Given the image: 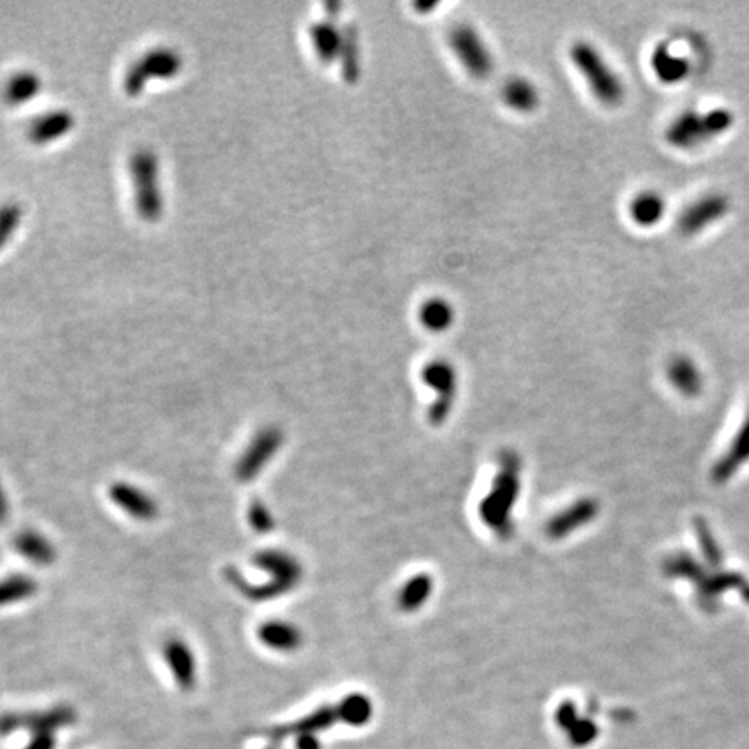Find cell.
Segmentation results:
<instances>
[{
	"label": "cell",
	"mask_w": 749,
	"mask_h": 749,
	"mask_svg": "<svg viewBox=\"0 0 749 749\" xmlns=\"http://www.w3.org/2000/svg\"><path fill=\"white\" fill-rule=\"evenodd\" d=\"M259 639L274 651H295L302 644V637L295 626L283 621H268L259 628Z\"/></svg>",
	"instance_id": "cell-13"
},
{
	"label": "cell",
	"mask_w": 749,
	"mask_h": 749,
	"mask_svg": "<svg viewBox=\"0 0 749 749\" xmlns=\"http://www.w3.org/2000/svg\"><path fill=\"white\" fill-rule=\"evenodd\" d=\"M35 87H37V84H35V80L30 75L23 77V79H18L9 85V98L13 99V101L28 99L27 96H32Z\"/></svg>",
	"instance_id": "cell-22"
},
{
	"label": "cell",
	"mask_w": 749,
	"mask_h": 749,
	"mask_svg": "<svg viewBox=\"0 0 749 749\" xmlns=\"http://www.w3.org/2000/svg\"><path fill=\"white\" fill-rule=\"evenodd\" d=\"M314 51L323 63H333L344 51V30L332 21H321L311 28Z\"/></svg>",
	"instance_id": "cell-9"
},
{
	"label": "cell",
	"mask_w": 749,
	"mask_h": 749,
	"mask_svg": "<svg viewBox=\"0 0 749 749\" xmlns=\"http://www.w3.org/2000/svg\"><path fill=\"white\" fill-rule=\"evenodd\" d=\"M502 98L509 108L519 113H531L540 106L538 87L524 77H510L503 84Z\"/></svg>",
	"instance_id": "cell-10"
},
{
	"label": "cell",
	"mask_w": 749,
	"mask_h": 749,
	"mask_svg": "<svg viewBox=\"0 0 749 749\" xmlns=\"http://www.w3.org/2000/svg\"><path fill=\"white\" fill-rule=\"evenodd\" d=\"M13 545L23 559H27L37 566H49L56 561V550H54L53 543L37 531H23L14 538Z\"/></svg>",
	"instance_id": "cell-12"
},
{
	"label": "cell",
	"mask_w": 749,
	"mask_h": 749,
	"mask_svg": "<svg viewBox=\"0 0 749 749\" xmlns=\"http://www.w3.org/2000/svg\"><path fill=\"white\" fill-rule=\"evenodd\" d=\"M248 521L257 533H268L273 529V519L261 502L252 503V507L248 510Z\"/></svg>",
	"instance_id": "cell-21"
},
{
	"label": "cell",
	"mask_w": 749,
	"mask_h": 749,
	"mask_svg": "<svg viewBox=\"0 0 749 749\" xmlns=\"http://www.w3.org/2000/svg\"><path fill=\"white\" fill-rule=\"evenodd\" d=\"M749 458V418L748 422L744 424L743 430H741V434H739V437H737L736 443H734V446H732V450L727 453V456L723 458L722 462H720V465H718L717 470H715V476H717L718 481H725L727 477L732 476L734 474V470L741 465V463L746 462Z\"/></svg>",
	"instance_id": "cell-19"
},
{
	"label": "cell",
	"mask_w": 749,
	"mask_h": 749,
	"mask_svg": "<svg viewBox=\"0 0 749 749\" xmlns=\"http://www.w3.org/2000/svg\"><path fill=\"white\" fill-rule=\"evenodd\" d=\"M729 212V202L722 195H708L691 203L678 217V228L684 235H696Z\"/></svg>",
	"instance_id": "cell-6"
},
{
	"label": "cell",
	"mask_w": 749,
	"mask_h": 749,
	"mask_svg": "<svg viewBox=\"0 0 749 749\" xmlns=\"http://www.w3.org/2000/svg\"><path fill=\"white\" fill-rule=\"evenodd\" d=\"M110 498L111 502L136 521H155L160 512L158 503L148 493L129 482H115L110 488Z\"/></svg>",
	"instance_id": "cell-7"
},
{
	"label": "cell",
	"mask_w": 749,
	"mask_h": 749,
	"mask_svg": "<svg viewBox=\"0 0 749 749\" xmlns=\"http://www.w3.org/2000/svg\"><path fill=\"white\" fill-rule=\"evenodd\" d=\"M281 441L283 436L280 430L274 427L261 430L236 463L235 476L238 477V481H254L255 477L261 474V470L271 462L274 453L280 450Z\"/></svg>",
	"instance_id": "cell-5"
},
{
	"label": "cell",
	"mask_w": 749,
	"mask_h": 749,
	"mask_svg": "<svg viewBox=\"0 0 749 749\" xmlns=\"http://www.w3.org/2000/svg\"><path fill=\"white\" fill-rule=\"evenodd\" d=\"M665 207L663 196L654 191H644L635 196L630 203V215L635 224L649 228L661 221V217L665 215Z\"/></svg>",
	"instance_id": "cell-17"
},
{
	"label": "cell",
	"mask_w": 749,
	"mask_h": 749,
	"mask_svg": "<svg viewBox=\"0 0 749 749\" xmlns=\"http://www.w3.org/2000/svg\"><path fill=\"white\" fill-rule=\"evenodd\" d=\"M344 77L349 82H356L359 77V61H361V47L359 35L354 27L344 28V51L340 56Z\"/></svg>",
	"instance_id": "cell-20"
},
{
	"label": "cell",
	"mask_w": 749,
	"mask_h": 749,
	"mask_svg": "<svg viewBox=\"0 0 749 749\" xmlns=\"http://www.w3.org/2000/svg\"><path fill=\"white\" fill-rule=\"evenodd\" d=\"M734 124L729 110L717 108L706 115L697 111H684L671 122L666 131V141L678 150H692L713 137L722 136Z\"/></svg>",
	"instance_id": "cell-3"
},
{
	"label": "cell",
	"mask_w": 749,
	"mask_h": 749,
	"mask_svg": "<svg viewBox=\"0 0 749 749\" xmlns=\"http://www.w3.org/2000/svg\"><path fill=\"white\" fill-rule=\"evenodd\" d=\"M418 318L430 332H446L455 323V307L451 306L450 300L432 297L422 304Z\"/></svg>",
	"instance_id": "cell-14"
},
{
	"label": "cell",
	"mask_w": 749,
	"mask_h": 749,
	"mask_svg": "<svg viewBox=\"0 0 749 749\" xmlns=\"http://www.w3.org/2000/svg\"><path fill=\"white\" fill-rule=\"evenodd\" d=\"M571 59L578 72L587 80L595 99H599L602 105L618 106L623 103L625 85L597 47L580 40L571 47Z\"/></svg>",
	"instance_id": "cell-1"
},
{
	"label": "cell",
	"mask_w": 749,
	"mask_h": 749,
	"mask_svg": "<svg viewBox=\"0 0 749 749\" xmlns=\"http://www.w3.org/2000/svg\"><path fill=\"white\" fill-rule=\"evenodd\" d=\"M254 564L264 569V571H268L273 576L268 585H264V587H250L236 569L229 567L228 571H226L229 583L233 587L238 588L240 593H243L247 599H273L276 595H281V593L288 592L290 588H294L295 583L299 581V564L292 557H288L287 554L274 552V550L261 552V554L255 555Z\"/></svg>",
	"instance_id": "cell-2"
},
{
	"label": "cell",
	"mask_w": 749,
	"mask_h": 749,
	"mask_svg": "<svg viewBox=\"0 0 749 749\" xmlns=\"http://www.w3.org/2000/svg\"><path fill=\"white\" fill-rule=\"evenodd\" d=\"M37 581L30 576L13 574L0 580V607L18 604L21 600L30 599L37 593Z\"/></svg>",
	"instance_id": "cell-18"
},
{
	"label": "cell",
	"mask_w": 749,
	"mask_h": 749,
	"mask_svg": "<svg viewBox=\"0 0 749 749\" xmlns=\"http://www.w3.org/2000/svg\"><path fill=\"white\" fill-rule=\"evenodd\" d=\"M7 515H9V503H7L6 493H4L2 484H0V524L7 521Z\"/></svg>",
	"instance_id": "cell-23"
},
{
	"label": "cell",
	"mask_w": 749,
	"mask_h": 749,
	"mask_svg": "<svg viewBox=\"0 0 749 749\" xmlns=\"http://www.w3.org/2000/svg\"><path fill=\"white\" fill-rule=\"evenodd\" d=\"M448 40L456 58L474 79H489L493 75L495 59L476 28L465 23L455 25L450 30Z\"/></svg>",
	"instance_id": "cell-4"
},
{
	"label": "cell",
	"mask_w": 749,
	"mask_h": 749,
	"mask_svg": "<svg viewBox=\"0 0 749 749\" xmlns=\"http://www.w3.org/2000/svg\"><path fill=\"white\" fill-rule=\"evenodd\" d=\"M651 66L656 77L665 84H677L689 75L691 72V66L689 61L684 58H680L675 53H671L670 46L666 44H659L654 53H652Z\"/></svg>",
	"instance_id": "cell-11"
},
{
	"label": "cell",
	"mask_w": 749,
	"mask_h": 749,
	"mask_svg": "<svg viewBox=\"0 0 749 749\" xmlns=\"http://www.w3.org/2000/svg\"><path fill=\"white\" fill-rule=\"evenodd\" d=\"M424 380L429 387L436 389L437 394L441 396L437 406L439 408H446L450 404L453 394H455V368L450 363H446V361H434V363H429L427 368H425Z\"/></svg>",
	"instance_id": "cell-15"
},
{
	"label": "cell",
	"mask_w": 749,
	"mask_h": 749,
	"mask_svg": "<svg viewBox=\"0 0 749 749\" xmlns=\"http://www.w3.org/2000/svg\"><path fill=\"white\" fill-rule=\"evenodd\" d=\"M163 658L176 678V684L184 691H191L196 684V659L188 644L170 639L163 645Z\"/></svg>",
	"instance_id": "cell-8"
},
{
	"label": "cell",
	"mask_w": 749,
	"mask_h": 749,
	"mask_svg": "<svg viewBox=\"0 0 749 749\" xmlns=\"http://www.w3.org/2000/svg\"><path fill=\"white\" fill-rule=\"evenodd\" d=\"M668 377H670L671 384L675 385L685 396H696L703 387V377L699 368L692 359L685 358V356H678L671 361L668 366Z\"/></svg>",
	"instance_id": "cell-16"
}]
</instances>
